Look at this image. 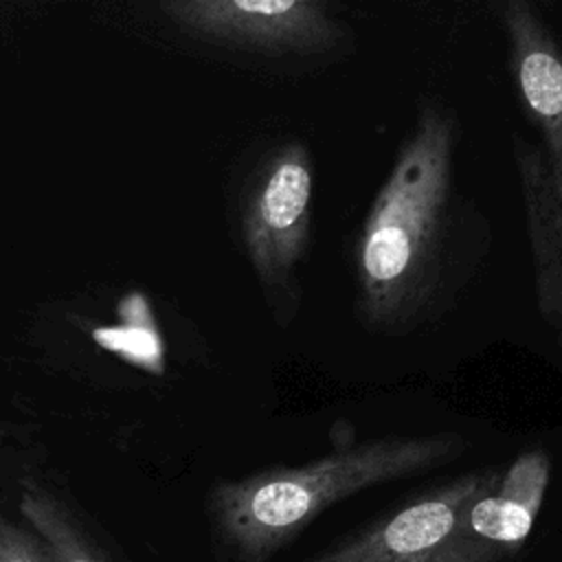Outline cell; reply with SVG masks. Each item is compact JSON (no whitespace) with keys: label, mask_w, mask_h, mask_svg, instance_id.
Instances as JSON below:
<instances>
[{"label":"cell","mask_w":562,"mask_h":562,"mask_svg":"<svg viewBox=\"0 0 562 562\" xmlns=\"http://www.w3.org/2000/svg\"><path fill=\"white\" fill-rule=\"evenodd\" d=\"M459 121L428 97L356 239V303L362 327L406 336L454 307L481 270L490 222L457 184Z\"/></svg>","instance_id":"1"},{"label":"cell","mask_w":562,"mask_h":562,"mask_svg":"<svg viewBox=\"0 0 562 562\" xmlns=\"http://www.w3.org/2000/svg\"><path fill=\"white\" fill-rule=\"evenodd\" d=\"M468 450L459 432L338 441L301 465H272L217 481L206 501L224 562H270L325 509L364 490L437 470Z\"/></svg>","instance_id":"2"},{"label":"cell","mask_w":562,"mask_h":562,"mask_svg":"<svg viewBox=\"0 0 562 562\" xmlns=\"http://www.w3.org/2000/svg\"><path fill=\"white\" fill-rule=\"evenodd\" d=\"M314 162L305 143L285 138L250 169L239 198L241 248L270 303L292 318L299 268L312 244Z\"/></svg>","instance_id":"3"},{"label":"cell","mask_w":562,"mask_h":562,"mask_svg":"<svg viewBox=\"0 0 562 562\" xmlns=\"http://www.w3.org/2000/svg\"><path fill=\"white\" fill-rule=\"evenodd\" d=\"M162 9L193 37L266 61L325 57L349 40L321 0H173Z\"/></svg>","instance_id":"4"},{"label":"cell","mask_w":562,"mask_h":562,"mask_svg":"<svg viewBox=\"0 0 562 562\" xmlns=\"http://www.w3.org/2000/svg\"><path fill=\"white\" fill-rule=\"evenodd\" d=\"M549 481L547 450L518 454L494 483L461 507L426 562H514L536 525Z\"/></svg>","instance_id":"5"},{"label":"cell","mask_w":562,"mask_h":562,"mask_svg":"<svg viewBox=\"0 0 562 562\" xmlns=\"http://www.w3.org/2000/svg\"><path fill=\"white\" fill-rule=\"evenodd\" d=\"M498 476L501 470L485 468L448 479L305 562H426L461 507Z\"/></svg>","instance_id":"6"},{"label":"cell","mask_w":562,"mask_h":562,"mask_svg":"<svg viewBox=\"0 0 562 562\" xmlns=\"http://www.w3.org/2000/svg\"><path fill=\"white\" fill-rule=\"evenodd\" d=\"M509 46V68L527 119L538 130V147L562 206V48L540 11L527 0L498 7Z\"/></svg>","instance_id":"7"},{"label":"cell","mask_w":562,"mask_h":562,"mask_svg":"<svg viewBox=\"0 0 562 562\" xmlns=\"http://www.w3.org/2000/svg\"><path fill=\"white\" fill-rule=\"evenodd\" d=\"M540 318L562 340V206L538 143L512 134Z\"/></svg>","instance_id":"8"},{"label":"cell","mask_w":562,"mask_h":562,"mask_svg":"<svg viewBox=\"0 0 562 562\" xmlns=\"http://www.w3.org/2000/svg\"><path fill=\"white\" fill-rule=\"evenodd\" d=\"M18 509L24 522L44 540L50 562H116L53 490L26 483L20 492Z\"/></svg>","instance_id":"9"},{"label":"cell","mask_w":562,"mask_h":562,"mask_svg":"<svg viewBox=\"0 0 562 562\" xmlns=\"http://www.w3.org/2000/svg\"><path fill=\"white\" fill-rule=\"evenodd\" d=\"M0 562H50V555L29 525H18L0 514Z\"/></svg>","instance_id":"10"}]
</instances>
